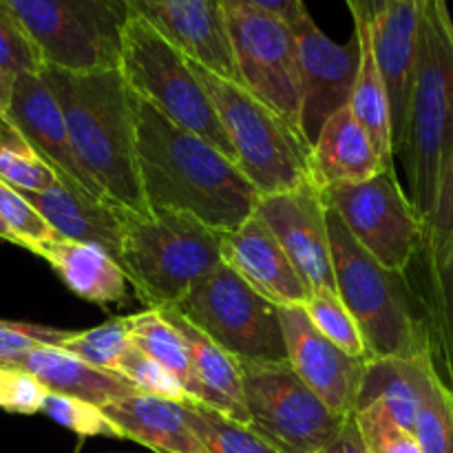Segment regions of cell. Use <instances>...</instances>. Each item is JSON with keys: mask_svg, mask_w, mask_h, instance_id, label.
<instances>
[{"mask_svg": "<svg viewBox=\"0 0 453 453\" xmlns=\"http://www.w3.org/2000/svg\"><path fill=\"white\" fill-rule=\"evenodd\" d=\"M133 104L137 168L149 212H190L221 234L239 228L257 211L261 195L237 164L135 96Z\"/></svg>", "mask_w": 453, "mask_h": 453, "instance_id": "obj_1", "label": "cell"}, {"mask_svg": "<svg viewBox=\"0 0 453 453\" xmlns=\"http://www.w3.org/2000/svg\"><path fill=\"white\" fill-rule=\"evenodd\" d=\"M80 166L111 202L149 215L137 168L135 104L118 69L71 73L44 66Z\"/></svg>", "mask_w": 453, "mask_h": 453, "instance_id": "obj_2", "label": "cell"}, {"mask_svg": "<svg viewBox=\"0 0 453 453\" xmlns=\"http://www.w3.org/2000/svg\"><path fill=\"white\" fill-rule=\"evenodd\" d=\"M453 146V20L447 0H420L403 164L420 226Z\"/></svg>", "mask_w": 453, "mask_h": 453, "instance_id": "obj_3", "label": "cell"}, {"mask_svg": "<svg viewBox=\"0 0 453 453\" xmlns=\"http://www.w3.org/2000/svg\"><path fill=\"white\" fill-rule=\"evenodd\" d=\"M327 234L336 295L361 327L367 358L432 352L427 323L414 312L405 274L383 268L363 250L332 208H327Z\"/></svg>", "mask_w": 453, "mask_h": 453, "instance_id": "obj_4", "label": "cell"}, {"mask_svg": "<svg viewBox=\"0 0 453 453\" xmlns=\"http://www.w3.org/2000/svg\"><path fill=\"white\" fill-rule=\"evenodd\" d=\"M119 268L149 310H175L221 264V233L181 211L128 217Z\"/></svg>", "mask_w": 453, "mask_h": 453, "instance_id": "obj_5", "label": "cell"}, {"mask_svg": "<svg viewBox=\"0 0 453 453\" xmlns=\"http://www.w3.org/2000/svg\"><path fill=\"white\" fill-rule=\"evenodd\" d=\"M190 65L228 135L234 164L261 197L312 180L310 146L299 128L288 124L239 82L211 73L193 60Z\"/></svg>", "mask_w": 453, "mask_h": 453, "instance_id": "obj_6", "label": "cell"}, {"mask_svg": "<svg viewBox=\"0 0 453 453\" xmlns=\"http://www.w3.org/2000/svg\"><path fill=\"white\" fill-rule=\"evenodd\" d=\"M118 71L137 100L150 104L177 127L203 137L234 162L228 135L188 58L133 13L122 31Z\"/></svg>", "mask_w": 453, "mask_h": 453, "instance_id": "obj_7", "label": "cell"}, {"mask_svg": "<svg viewBox=\"0 0 453 453\" xmlns=\"http://www.w3.org/2000/svg\"><path fill=\"white\" fill-rule=\"evenodd\" d=\"M42 56L44 66L91 73L118 69L124 0H3Z\"/></svg>", "mask_w": 453, "mask_h": 453, "instance_id": "obj_8", "label": "cell"}, {"mask_svg": "<svg viewBox=\"0 0 453 453\" xmlns=\"http://www.w3.org/2000/svg\"><path fill=\"white\" fill-rule=\"evenodd\" d=\"M180 312L239 363H288L279 305L252 290L226 264L181 299Z\"/></svg>", "mask_w": 453, "mask_h": 453, "instance_id": "obj_9", "label": "cell"}, {"mask_svg": "<svg viewBox=\"0 0 453 453\" xmlns=\"http://www.w3.org/2000/svg\"><path fill=\"white\" fill-rule=\"evenodd\" d=\"M239 374L246 427L279 453H319L349 418L327 410L290 363H239Z\"/></svg>", "mask_w": 453, "mask_h": 453, "instance_id": "obj_10", "label": "cell"}, {"mask_svg": "<svg viewBox=\"0 0 453 453\" xmlns=\"http://www.w3.org/2000/svg\"><path fill=\"white\" fill-rule=\"evenodd\" d=\"M354 242L383 268L405 274L423 246V226L396 171H380L357 184L321 188Z\"/></svg>", "mask_w": 453, "mask_h": 453, "instance_id": "obj_11", "label": "cell"}, {"mask_svg": "<svg viewBox=\"0 0 453 453\" xmlns=\"http://www.w3.org/2000/svg\"><path fill=\"white\" fill-rule=\"evenodd\" d=\"M224 9L239 84L299 128L301 75L290 25L242 0H224Z\"/></svg>", "mask_w": 453, "mask_h": 453, "instance_id": "obj_12", "label": "cell"}, {"mask_svg": "<svg viewBox=\"0 0 453 453\" xmlns=\"http://www.w3.org/2000/svg\"><path fill=\"white\" fill-rule=\"evenodd\" d=\"M301 75L299 128L308 146L314 144L326 119L349 104L358 71V40L339 44L327 38L308 9L290 22Z\"/></svg>", "mask_w": 453, "mask_h": 453, "instance_id": "obj_13", "label": "cell"}, {"mask_svg": "<svg viewBox=\"0 0 453 453\" xmlns=\"http://www.w3.org/2000/svg\"><path fill=\"white\" fill-rule=\"evenodd\" d=\"M255 212L290 257L310 290H336L327 206L321 188L312 180L296 188L264 195Z\"/></svg>", "mask_w": 453, "mask_h": 453, "instance_id": "obj_14", "label": "cell"}, {"mask_svg": "<svg viewBox=\"0 0 453 453\" xmlns=\"http://www.w3.org/2000/svg\"><path fill=\"white\" fill-rule=\"evenodd\" d=\"M188 60L239 82L224 0H124Z\"/></svg>", "mask_w": 453, "mask_h": 453, "instance_id": "obj_15", "label": "cell"}, {"mask_svg": "<svg viewBox=\"0 0 453 453\" xmlns=\"http://www.w3.org/2000/svg\"><path fill=\"white\" fill-rule=\"evenodd\" d=\"M288 363L301 380L339 416H352L367 358L349 357L327 341L301 305L279 308Z\"/></svg>", "mask_w": 453, "mask_h": 453, "instance_id": "obj_16", "label": "cell"}, {"mask_svg": "<svg viewBox=\"0 0 453 453\" xmlns=\"http://www.w3.org/2000/svg\"><path fill=\"white\" fill-rule=\"evenodd\" d=\"M363 9L372 47L392 104L394 157L405 144L420 0H352Z\"/></svg>", "mask_w": 453, "mask_h": 453, "instance_id": "obj_17", "label": "cell"}, {"mask_svg": "<svg viewBox=\"0 0 453 453\" xmlns=\"http://www.w3.org/2000/svg\"><path fill=\"white\" fill-rule=\"evenodd\" d=\"M7 118L13 127L22 133L31 149L69 184L80 186L88 193L104 197L96 181L80 166L78 157L71 146L66 133L65 118L58 106L56 96L49 88L47 80L40 73H18L13 75L12 102H9ZM109 199V197H106Z\"/></svg>", "mask_w": 453, "mask_h": 453, "instance_id": "obj_18", "label": "cell"}, {"mask_svg": "<svg viewBox=\"0 0 453 453\" xmlns=\"http://www.w3.org/2000/svg\"><path fill=\"white\" fill-rule=\"evenodd\" d=\"M221 264L279 308L303 305L312 295L290 257L257 212L239 228L221 234Z\"/></svg>", "mask_w": 453, "mask_h": 453, "instance_id": "obj_19", "label": "cell"}, {"mask_svg": "<svg viewBox=\"0 0 453 453\" xmlns=\"http://www.w3.org/2000/svg\"><path fill=\"white\" fill-rule=\"evenodd\" d=\"M27 202L40 212L53 233L62 239L91 243L102 248L118 261L122 250L124 230L133 215L119 203L88 193L80 186L60 180L42 193H22Z\"/></svg>", "mask_w": 453, "mask_h": 453, "instance_id": "obj_20", "label": "cell"}, {"mask_svg": "<svg viewBox=\"0 0 453 453\" xmlns=\"http://www.w3.org/2000/svg\"><path fill=\"white\" fill-rule=\"evenodd\" d=\"M310 177L319 188L334 184H357L388 168L376 153L365 128L354 118L352 109L343 106L326 119L317 140L310 146Z\"/></svg>", "mask_w": 453, "mask_h": 453, "instance_id": "obj_21", "label": "cell"}, {"mask_svg": "<svg viewBox=\"0 0 453 453\" xmlns=\"http://www.w3.org/2000/svg\"><path fill=\"white\" fill-rule=\"evenodd\" d=\"M102 411L122 438L157 453H211L190 427L188 411L180 403L135 392L109 403Z\"/></svg>", "mask_w": 453, "mask_h": 453, "instance_id": "obj_22", "label": "cell"}, {"mask_svg": "<svg viewBox=\"0 0 453 453\" xmlns=\"http://www.w3.org/2000/svg\"><path fill=\"white\" fill-rule=\"evenodd\" d=\"M31 252L47 261L80 299L97 305L127 303V274L102 248L56 237L51 242L38 243Z\"/></svg>", "mask_w": 453, "mask_h": 453, "instance_id": "obj_23", "label": "cell"}, {"mask_svg": "<svg viewBox=\"0 0 453 453\" xmlns=\"http://www.w3.org/2000/svg\"><path fill=\"white\" fill-rule=\"evenodd\" d=\"M12 365L34 374L51 394L80 398L97 407L137 392L122 376L91 367L60 348L31 349Z\"/></svg>", "mask_w": 453, "mask_h": 453, "instance_id": "obj_24", "label": "cell"}, {"mask_svg": "<svg viewBox=\"0 0 453 453\" xmlns=\"http://www.w3.org/2000/svg\"><path fill=\"white\" fill-rule=\"evenodd\" d=\"M354 16V35L358 40V71L354 80L349 109L358 119L365 133L370 135L376 153L380 155L388 168H394V142H392V104L385 87L383 73L376 62L374 47H372L370 27L363 9L352 0H345Z\"/></svg>", "mask_w": 453, "mask_h": 453, "instance_id": "obj_25", "label": "cell"}, {"mask_svg": "<svg viewBox=\"0 0 453 453\" xmlns=\"http://www.w3.org/2000/svg\"><path fill=\"white\" fill-rule=\"evenodd\" d=\"M164 317L177 327V332L184 339L188 348L190 361H193L195 374L203 392V405L219 414L228 416L234 423L248 425V410L243 403L242 374H239V363L228 352L212 343L206 334L190 326L180 312L166 310Z\"/></svg>", "mask_w": 453, "mask_h": 453, "instance_id": "obj_26", "label": "cell"}, {"mask_svg": "<svg viewBox=\"0 0 453 453\" xmlns=\"http://www.w3.org/2000/svg\"><path fill=\"white\" fill-rule=\"evenodd\" d=\"M429 358H434L432 352L411 358H367L354 411L363 410L372 403H380L401 427L414 434L416 416H418L420 407V389H423V374Z\"/></svg>", "mask_w": 453, "mask_h": 453, "instance_id": "obj_27", "label": "cell"}, {"mask_svg": "<svg viewBox=\"0 0 453 453\" xmlns=\"http://www.w3.org/2000/svg\"><path fill=\"white\" fill-rule=\"evenodd\" d=\"M124 326H127L131 343L142 349L146 357L155 358L166 370H171L181 380L193 405H203L202 385L195 374L188 348L177 327L164 317V312L146 310V312L133 314V317H124Z\"/></svg>", "mask_w": 453, "mask_h": 453, "instance_id": "obj_28", "label": "cell"}, {"mask_svg": "<svg viewBox=\"0 0 453 453\" xmlns=\"http://www.w3.org/2000/svg\"><path fill=\"white\" fill-rule=\"evenodd\" d=\"M414 436L423 453H453V392L434 358L425 365Z\"/></svg>", "mask_w": 453, "mask_h": 453, "instance_id": "obj_29", "label": "cell"}, {"mask_svg": "<svg viewBox=\"0 0 453 453\" xmlns=\"http://www.w3.org/2000/svg\"><path fill=\"white\" fill-rule=\"evenodd\" d=\"M427 332L434 361L445 370L442 380L453 392V246L436 268L427 270Z\"/></svg>", "mask_w": 453, "mask_h": 453, "instance_id": "obj_30", "label": "cell"}, {"mask_svg": "<svg viewBox=\"0 0 453 453\" xmlns=\"http://www.w3.org/2000/svg\"><path fill=\"white\" fill-rule=\"evenodd\" d=\"M0 180L20 193H42L62 180L13 127L0 115Z\"/></svg>", "mask_w": 453, "mask_h": 453, "instance_id": "obj_31", "label": "cell"}, {"mask_svg": "<svg viewBox=\"0 0 453 453\" xmlns=\"http://www.w3.org/2000/svg\"><path fill=\"white\" fill-rule=\"evenodd\" d=\"M188 423L211 453H279L255 432L206 405H186Z\"/></svg>", "mask_w": 453, "mask_h": 453, "instance_id": "obj_32", "label": "cell"}, {"mask_svg": "<svg viewBox=\"0 0 453 453\" xmlns=\"http://www.w3.org/2000/svg\"><path fill=\"white\" fill-rule=\"evenodd\" d=\"M301 308L305 310L312 326L336 348L348 352L349 357L367 358L361 327H358L357 319L349 314V310L345 308L336 290H314Z\"/></svg>", "mask_w": 453, "mask_h": 453, "instance_id": "obj_33", "label": "cell"}, {"mask_svg": "<svg viewBox=\"0 0 453 453\" xmlns=\"http://www.w3.org/2000/svg\"><path fill=\"white\" fill-rule=\"evenodd\" d=\"M131 345L124 319H118V321H109L91 330L69 332L58 348L73 354L75 358L88 363L91 367L118 374L119 361L131 349Z\"/></svg>", "mask_w": 453, "mask_h": 453, "instance_id": "obj_34", "label": "cell"}, {"mask_svg": "<svg viewBox=\"0 0 453 453\" xmlns=\"http://www.w3.org/2000/svg\"><path fill=\"white\" fill-rule=\"evenodd\" d=\"M453 246V146L445 166H442L441 181H438L436 199L429 219L423 226V246L418 255H423L425 270L436 268Z\"/></svg>", "mask_w": 453, "mask_h": 453, "instance_id": "obj_35", "label": "cell"}, {"mask_svg": "<svg viewBox=\"0 0 453 453\" xmlns=\"http://www.w3.org/2000/svg\"><path fill=\"white\" fill-rule=\"evenodd\" d=\"M118 376L128 380L140 394L166 398V401L180 403V405H193L181 380L171 370H166L162 363L146 357L135 345H131V349L119 361Z\"/></svg>", "mask_w": 453, "mask_h": 453, "instance_id": "obj_36", "label": "cell"}, {"mask_svg": "<svg viewBox=\"0 0 453 453\" xmlns=\"http://www.w3.org/2000/svg\"><path fill=\"white\" fill-rule=\"evenodd\" d=\"M354 420L367 453H423L414 434L401 427L380 403L354 411Z\"/></svg>", "mask_w": 453, "mask_h": 453, "instance_id": "obj_37", "label": "cell"}, {"mask_svg": "<svg viewBox=\"0 0 453 453\" xmlns=\"http://www.w3.org/2000/svg\"><path fill=\"white\" fill-rule=\"evenodd\" d=\"M44 416L58 423L60 427L69 429V432L78 434L80 438L91 436H104V438H122L113 423L106 418L102 407L93 405V403L80 401L73 396H62V394H47L42 403Z\"/></svg>", "mask_w": 453, "mask_h": 453, "instance_id": "obj_38", "label": "cell"}, {"mask_svg": "<svg viewBox=\"0 0 453 453\" xmlns=\"http://www.w3.org/2000/svg\"><path fill=\"white\" fill-rule=\"evenodd\" d=\"M0 219L12 233L13 243L27 250H34L38 243L58 237L51 226L40 217V212L27 202L25 195L4 184L3 180H0Z\"/></svg>", "mask_w": 453, "mask_h": 453, "instance_id": "obj_39", "label": "cell"}, {"mask_svg": "<svg viewBox=\"0 0 453 453\" xmlns=\"http://www.w3.org/2000/svg\"><path fill=\"white\" fill-rule=\"evenodd\" d=\"M0 69L9 75L40 73L44 62L18 18L0 0Z\"/></svg>", "mask_w": 453, "mask_h": 453, "instance_id": "obj_40", "label": "cell"}, {"mask_svg": "<svg viewBox=\"0 0 453 453\" xmlns=\"http://www.w3.org/2000/svg\"><path fill=\"white\" fill-rule=\"evenodd\" d=\"M49 389L18 365H0V410L31 416L42 410Z\"/></svg>", "mask_w": 453, "mask_h": 453, "instance_id": "obj_41", "label": "cell"}, {"mask_svg": "<svg viewBox=\"0 0 453 453\" xmlns=\"http://www.w3.org/2000/svg\"><path fill=\"white\" fill-rule=\"evenodd\" d=\"M69 332L29 323L0 321V365H12L27 352L38 348H58Z\"/></svg>", "mask_w": 453, "mask_h": 453, "instance_id": "obj_42", "label": "cell"}, {"mask_svg": "<svg viewBox=\"0 0 453 453\" xmlns=\"http://www.w3.org/2000/svg\"><path fill=\"white\" fill-rule=\"evenodd\" d=\"M319 453H367L365 445H363L361 436H358L357 429V420H354V414L349 416L348 420L343 423L341 432L336 434L334 441L330 445L323 447Z\"/></svg>", "mask_w": 453, "mask_h": 453, "instance_id": "obj_43", "label": "cell"}, {"mask_svg": "<svg viewBox=\"0 0 453 453\" xmlns=\"http://www.w3.org/2000/svg\"><path fill=\"white\" fill-rule=\"evenodd\" d=\"M242 3L250 4V7L261 9V12H268L273 16L281 18L290 25L296 16L305 9L303 0H242Z\"/></svg>", "mask_w": 453, "mask_h": 453, "instance_id": "obj_44", "label": "cell"}, {"mask_svg": "<svg viewBox=\"0 0 453 453\" xmlns=\"http://www.w3.org/2000/svg\"><path fill=\"white\" fill-rule=\"evenodd\" d=\"M12 88H13V75L0 69V115L7 113L9 102H12Z\"/></svg>", "mask_w": 453, "mask_h": 453, "instance_id": "obj_45", "label": "cell"}, {"mask_svg": "<svg viewBox=\"0 0 453 453\" xmlns=\"http://www.w3.org/2000/svg\"><path fill=\"white\" fill-rule=\"evenodd\" d=\"M0 239H4V242L13 243V237H12V233H9V230H7V226H4V221H3V219H0ZM13 246H16V243H13Z\"/></svg>", "mask_w": 453, "mask_h": 453, "instance_id": "obj_46", "label": "cell"}]
</instances>
